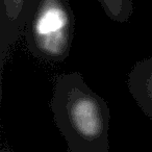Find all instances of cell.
I'll return each mask as SVG.
<instances>
[{"instance_id":"cell-1","label":"cell","mask_w":152,"mask_h":152,"mask_svg":"<svg viewBox=\"0 0 152 152\" xmlns=\"http://www.w3.org/2000/svg\"><path fill=\"white\" fill-rule=\"evenodd\" d=\"M50 108L67 143V152H110V107L87 85L81 73L57 77Z\"/></svg>"},{"instance_id":"cell-2","label":"cell","mask_w":152,"mask_h":152,"mask_svg":"<svg viewBox=\"0 0 152 152\" xmlns=\"http://www.w3.org/2000/svg\"><path fill=\"white\" fill-rule=\"evenodd\" d=\"M75 17L69 0H29L24 37L34 57L63 63L69 56Z\"/></svg>"},{"instance_id":"cell-3","label":"cell","mask_w":152,"mask_h":152,"mask_svg":"<svg viewBox=\"0 0 152 152\" xmlns=\"http://www.w3.org/2000/svg\"><path fill=\"white\" fill-rule=\"evenodd\" d=\"M29 0H0V78L5 59L24 31Z\"/></svg>"},{"instance_id":"cell-4","label":"cell","mask_w":152,"mask_h":152,"mask_svg":"<svg viewBox=\"0 0 152 152\" xmlns=\"http://www.w3.org/2000/svg\"><path fill=\"white\" fill-rule=\"evenodd\" d=\"M127 88L137 106L152 120V55L132 66L127 75Z\"/></svg>"},{"instance_id":"cell-5","label":"cell","mask_w":152,"mask_h":152,"mask_svg":"<svg viewBox=\"0 0 152 152\" xmlns=\"http://www.w3.org/2000/svg\"><path fill=\"white\" fill-rule=\"evenodd\" d=\"M104 13L118 23L127 22L133 14L132 0H98Z\"/></svg>"},{"instance_id":"cell-6","label":"cell","mask_w":152,"mask_h":152,"mask_svg":"<svg viewBox=\"0 0 152 152\" xmlns=\"http://www.w3.org/2000/svg\"><path fill=\"white\" fill-rule=\"evenodd\" d=\"M1 152H12V151L9 149V148H7V147H4V146H3L2 149H1Z\"/></svg>"}]
</instances>
